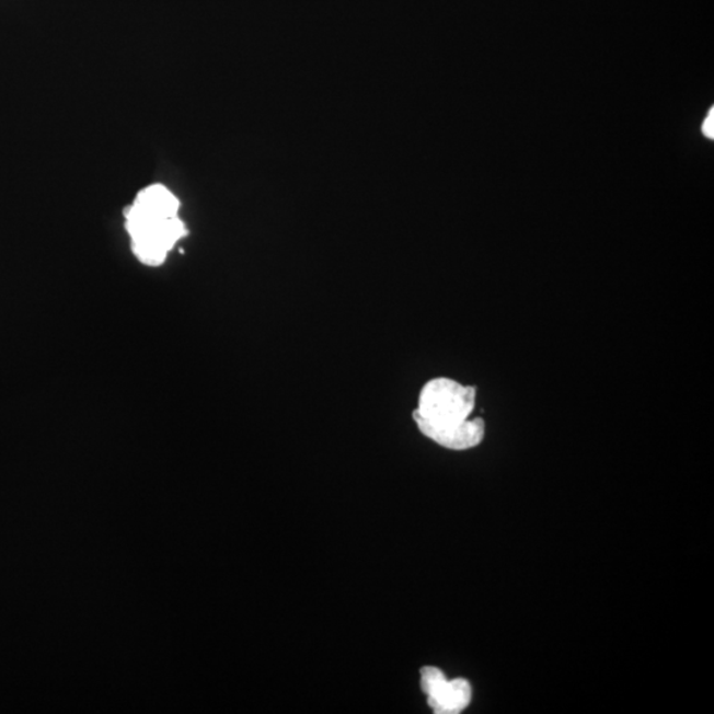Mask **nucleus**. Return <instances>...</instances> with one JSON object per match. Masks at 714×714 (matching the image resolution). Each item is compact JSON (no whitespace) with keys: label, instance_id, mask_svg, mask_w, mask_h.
Instances as JSON below:
<instances>
[{"label":"nucleus","instance_id":"obj_1","mask_svg":"<svg viewBox=\"0 0 714 714\" xmlns=\"http://www.w3.org/2000/svg\"><path fill=\"white\" fill-rule=\"evenodd\" d=\"M181 203L162 184L140 191L126 210V229L136 257L143 265L159 266L172 249L186 238L187 228L178 218Z\"/></svg>","mask_w":714,"mask_h":714},{"label":"nucleus","instance_id":"obj_5","mask_svg":"<svg viewBox=\"0 0 714 714\" xmlns=\"http://www.w3.org/2000/svg\"><path fill=\"white\" fill-rule=\"evenodd\" d=\"M713 117H714V111L711 110L710 114H707V117L704 120V125H703L704 136L706 138H710V139L714 138V129H713L714 120H713Z\"/></svg>","mask_w":714,"mask_h":714},{"label":"nucleus","instance_id":"obj_4","mask_svg":"<svg viewBox=\"0 0 714 714\" xmlns=\"http://www.w3.org/2000/svg\"><path fill=\"white\" fill-rule=\"evenodd\" d=\"M426 438L445 449L464 451L476 448L486 435V425L482 418H469L451 425L416 424Z\"/></svg>","mask_w":714,"mask_h":714},{"label":"nucleus","instance_id":"obj_2","mask_svg":"<svg viewBox=\"0 0 714 714\" xmlns=\"http://www.w3.org/2000/svg\"><path fill=\"white\" fill-rule=\"evenodd\" d=\"M475 403V387L448 378L433 379L421 389L413 419L416 424L436 426L462 423L471 418Z\"/></svg>","mask_w":714,"mask_h":714},{"label":"nucleus","instance_id":"obj_3","mask_svg":"<svg viewBox=\"0 0 714 714\" xmlns=\"http://www.w3.org/2000/svg\"><path fill=\"white\" fill-rule=\"evenodd\" d=\"M421 688L426 694L427 704L437 714L461 713L470 705L473 696L468 680H448L437 667L421 669Z\"/></svg>","mask_w":714,"mask_h":714}]
</instances>
